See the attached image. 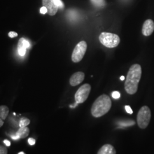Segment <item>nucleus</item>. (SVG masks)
Segmentation results:
<instances>
[{"instance_id": "f257e3e1", "label": "nucleus", "mask_w": 154, "mask_h": 154, "mask_svg": "<svg viewBox=\"0 0 154 154\" xmlns=\"http://www.w3.org/2000/svg\"><path fill=\"white\" fill-rule=\"evenodd\" d=\"M142 76V68L139 64H134L130 67L125 83L127 93L132 95L138 90V85Z\"/></svg>"}, {"instance_id": "f03ea898", "label": "nucleus", "mask_w": 154, "mask_h": 154, "mask_svg": "<svg viewBox=\"0 0 154 154\" xmlns=\"http://www.w3.org/2000/svg\"><path fill=\"white\" fill-rule=\"evenodd\" d=\"M112 102L110 97L103 94L95 100L92 105L91 112L95 118H99L107 114L111 107Z\"/></svg>"}, {"instance_id": "7ed1b4c3", "label": "nucleus", "mask_w": 154, "mask_h": 154, "mask_svg": "<svg viewBox=\"0 0 154 154\" xmlns=\"http://www.w3.org/2000/svg\"><path fill=\"white\" fill-rule=\"evenodd\" d=\"M99 41L103 45L109 48H116L119 44V37L114 33L103 32L100 34Z\"/></svg>"}, {"instance_id": "20e7f679", "label": "nucleus", "mask_w": 154, "mask_h": 154, "mask_svg": "<svg viewBox=\"0 0 154 154\" xmlns=\"http://www.w3.org/2000/svg\"><path fill=\"white\" fill-rule=\"evenodd\" d=\"M151 113L150 109L147 106H144L139 110L137 115L138 126L142 129H144L148 126L151 119Z\"/></svg>"}, {"instance_id": "39448f33", "label": "nucleus", "mask_w": 154, "mask_h": 154, "mask_svg": "<svg viewBox=\"0 0 154 154\" xmlns=\"http://www.w3.org/2000/svg\"><path fill=\"white\" fill-rule=\"evenodd\" d=\"M87 47V43L84 41H80L75 46L72 53V62L74 63H78L82 60L86 53Z\"/></svg>"}, {"instance_id": "423d86ee", "label": "nucleus", "mask_w": 154, "mask_h": 154, "mask_svg": "<svg viewBox=\"0 0 154 154\" xmlns=\"http://www.w3.org/2000/svg\"><path fill=\"white\" fill-rule=\"evenodd\" d=\"M91 91V86L88 83H85L81 86L75 94V100L78 103L85 102L89 96Z\"/></svg>"}, {"instance_id": "0eeeda50", "label": "nucleus", "mask_w": 154, "mask_h": 154, "mask_svg": "<svg viewBox=\"0 0 154 154\" xmlns=\"http://www.w3.org/2000/svg\"><path fill=\"white\" fill-rule=\"evenodd\" d=\"M42 5L47 8L48 14L51 16L55 15L59 8L55 4V0H42Z\"/></svg>"}, {"instance_id": "6e6552de", "label": "nucleus", "mask_w": 154, "mask_h": 154, "mask_svg": "<svg viewBox=\"0 0 154 154\" xmlns=\"http://www.w3.org/2000/svg\"><path fill=\"white\" fill-rule=\"evenodd\" d=\"M85 73L81 72H78L73 74L70 79V84L72 86H76L82 82L85 79Z\"/></svg>"}, {"instance_id": "1a4fd4ad", "label": "nucleus", "mask_w": 154, "mask_h": 154, "mask_svg": "<svg viewBox=\"0 0 154 154\" xmlns=\"http://www.w3.org/2000/svg\"><path fill=\"white\" fill-rule=\"evenodd\" d=\"M154 30V22L152 20H147L143 23L142 33L144 36H149L152 34Z\"/></svg>"}, {"instance_id": "9d476101", "label": "nucleus", "mask_w": 154, "mask_h": 154, "mask_svg": "<svg viewBox=\"0 0 154 154\" xmlns=\"http://www.w3.org/2000/svg\"><path fill=\"white\" fill-rule=\"evenodd\" d=\"M114 147L110 144H106L99 149L98 154H116Z\"/></svg>"}, {"instance_id": "9b49d317", "label": "nucleus", "mask_w": 154, "mask_h": 154, "mask_svg": "<svg viewBox=\"0 0 154 154\" xmlns=\"http://www.w3.org/2000/svg\"><path fill=\"white\" fill-rule=\"evenodd\" d=\"M30 132L29 128L27 127H20V128L17 131L16 135L20 138H25L27 137Z\"/></svg>"}, {"instance_id": "f8f14e48", "label": "nucleus", "mask_w": 154, "mask_h": 154, "mask_svg": "<svg viewBox=\"0 0 154 154\" xmlns=\"http://www.w3.org/2000/svg\"><path fill=\"white\" fill-rule=\"evenodd\" d=\"M9 110L6 106H0V117L1 119L5 120L9 114Z\"/></svg>"}, {"instance_id": "ddd939ff", "label": "nucleus", "mask_w": 154, "mask_h": 154, "mask_svg": "<svg viewBox=\"0 0 154 154\" xmlns=\"http://www.w3.org/2000/svg\"><path fill=\"white\" fill-rule=\"evenodd\" d=\"M18 51L19 54L21 56H24L26 54V48L23 46V42H22V38L20 39L18 43Z\"/></svg>"}, {"instance_id": "4468645a", "label": "nucleus", "mask_w": 154, "mask_h": 154, "mask_svg": "<svg viewBox=\"0 0 154 154\" xmlns=\"http://www.w3.org/2000/svg\"><path fill=\"white\" fill-rule=\"evenodd\" d=\"M91 4L95 8H103L106 5V0H90Z\"/></svg>"}, {"instance_id": "2eb2a0df", "label": "nucleus", "mask_w": 154, "mask_h": 154, "mask_svg": "<svg viewBox=\"0 0 154 154\" xmlns=\"http://www.w3.org/2000/svg\"><path fill=\"white\" fill-rule=\"evenodd\" d=\"M30 123V121L25 117L22 118L20 121V123H19V126L20 127H26L29 125Z\"/></svg>"}, {"instance_id": "dca6fc26", "label": "nucleus", "mask_w": 154, "mask_h": 154, "mask_svg": "<svg viewBox=\"0 0 154 154\" xmlns=\"http://www.w3.org/2000/svg\"><path fill=\"white\" fill-rule=\"evenodd\" d=\"M119 125L121 126L127 127L133 126L135 124V122L133 121H127L121 122L119 123Z\"/></svg>"}, {"instance_id": "f3484780", "label": "nucleus", "mask_w": 154, "mask_h": 154, "mask_svg": "<svg viewBox=\"0 0 154 154\" xmlns=\"http://www.w3.org/2000/svg\"><path fill=\"white\" fill-rule=\"evenodd\" d=\"M111 95H112V98L114 99H119L121 97V94L119 93L118 91H115L112 92Z\"/></svg>"}, {"instance_id": "a211bd4d", "label": "nucleus", "mask_w": 154, "mask_h": 154, "mask_svg": "<svg viewBox=\"0 0 154 154\" xmlns=\"http://www.w3.org/2000/svg\"><path fill=\"white\" fill-rule=\"evenodd\" d=\"M22 42H23V46H24L26 49H28V48H29L30 47V43L29 42V41H27L26 39L22 38Z\"/></svg>"}, {"instance_id": "6ab92c4d", "label": "nucleus", "mask_w": 154, "mask_h": 154, "mask_svg": "<svg viewBox=\"0 0 154 154\" xmlns=\"http://www.w3.org/2000/svg\"><path fill=\"white\" fill-rule=\"evenodd\" d=\"M0 154H8V150L7 149L4 147L1 146H0Z\"/></svg>"}, {"instance_id": "aec40b11", "label": "nucleus", "mask_w": 154, "mask_h": 154, "mask_svg": "<svg viewBox=\"0 0 154 154\" xmlns=\"http://www.w3.org/2000/svg\"><path fill=\"white\" fill-rule=\"evenodd\" d=\"M40 13L41 14H45L46 13H48V9H47V8L44 6H43L40 9Z\"/></svg>"}, {"instance_id": "412c9836", "label": "nucleus", "mask_w": 154, "mask_h": 154, "mask_svg": "<svg viewBox=\"0 0 154 154\" xmlns=\"http://www.w3.org/2000/svg\"><path fill=\"white\" fill-rule=\"evenodd\" d=\"M8 35L11 38H14L18 36V34L15 32H10L8 33Z\"/></svg>"}, {"instance_id": "4be33fe9", "label": "nucleus", "mask_w": 154, "mask_h": 154, "mask_svg": "<svg viewBox=\"0 0 154 154\" xmlns=\"http://www.w3.org/2000/svg\"><path fill=\"white\" fill-rule=\"evenodd\" d=\"M125 109L126 111L127 112L130 114H132L133 113V111H132V109L131 108V107L130 106H125Z\"/></svg>"}, {"instance_id": "5701e85b", "label": "nucleus", "mask_w": 154, "mask_h": 154, "mask_svg": "<svg viewBox=\"0 0 154 154\" xmlns=\"http://www.w3.org/2000/svg\"><path fill=\"white\" fill-rule=\"evenodd\" d=\"M28 143L30 145L33 146V145H34L35 143V140L34 138H30L28 139Z\"/></svg>"}, {"instance_id": "b1692460", "label": "nucleus", "mask_w": 154, "mask_h": 154, "mask_svg": "<svg viewBox=\"0 0 154 154\" xmlns=\"http://www.w3.org/2000/svg\"><path fill=\"white\" fill-rule=\"evenodd\" d=\"M4 143L5 144L6 146H11V142L8 140H4Z\"/></svg>"}, {"instance_id": "393cba45", "label": "nucleus", "mask_w": 154, "mask_h": 154, "mask_svg": "<svg viewBox=\"0 0 154 154\" xmlns=\"http://www.w3.org/2000/svg\"><path fill=\"white\" fill-rule=\"evenodd\" d=\"M11 138H13V139H18V138H19L17 135H16L15 136H13H13H11Z\"/></svg>"}, {"instance_id": "a878e982", "label": "nucleus", "mask_w": 154, "mask_h": 154, "mask_svg": "<svg viewBox=\"0 0 154 154\" xmlns=\"http://www.w3.org/2000/svg\"><path fill=\"white\" fill-rule=\"evenodd\" d=\"M2 120L3 119H0V127H1L3 126V124H4V122L2 121Z\"/></svg>"}, {"instance_id": "bb28decb", "label": "nucleus", "mask_w": 154, "mask_h": 154, "mask_svg": "<svg viewBox=\"0 0 154 154\" xmlns=\"http://www.w3.org/2000/svg\"><path fill=\"white\" fill-rule=\"evenodd\" d=\"M125 78L124 76H122V77H121V81L125 80Z\"/></svg>"}, {"instance_id": "cd10ccee", "label": "nucleus", "mask_w": 154, "mask_h": 154, "mask_svg": "<svg viewBox=\"0 0 154 154\" xmlns=\"http://www.w3.org/2000/svg\"><path fill=\"white\" fill-rule=\"evenodd\" d=\"M18 154H25V152H18Z\"/></svg>"}]
</instances>
